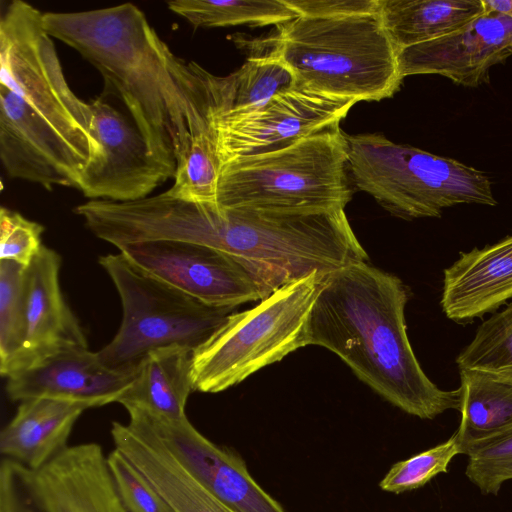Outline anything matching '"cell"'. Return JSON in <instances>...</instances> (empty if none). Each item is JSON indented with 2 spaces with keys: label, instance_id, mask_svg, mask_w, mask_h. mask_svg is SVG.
I'll return each mask as SVG.
<instances>
[{
  "label": "cell",
  "instance_id": "cell-16",
  "mask_svg": "<svg viewBox=\"0 0 512 512\" xmlns=\"http://www.w3.org/2000/svg\"><path fill=\"white\" fill-rule=\"evenodd\" d=\"M61 262L56 251L43 245L26 267V338L22 350L1 373L5 378L59 352L88 348L80 322L60 289Z\"/></svg>",
  "mask_w": 512,
  "mask_h": 512
},
{
  "label": "cell",
  "instance_id": "cell-31",
  "mask_svg": "<svg viewBox=\"0 0 512 512\" xmlns=\"http://www.w3.org/2000/svg\"><path fill=\"white\" fill-rule=\"evenodd\" d=\"M44 227L20 213L0 209V260L15 261L28 267L43 246Z\"/></svg>",
  "mask_w": 512,
  "mask_h": 512
},
{
  "label": "cell",
  "instance_id": "cell-14",
  "mask_svg": "<svg viewBox=\"0 0 512 512\" xmlns=\"http://www.w3.org/2000/svg\"><path fill=\"white\" fill-rule=\"evenodd\" d=\"M136 409L179 462L228 507L236 512H285L238 455L211 442L187 417L173 420Z\"/></svg>",
  "mask_w": 512,
  "mask_h": 512
},
{
  "label": "cell",
  "instance_id": "cell-9",
  "mask_svg": "<svg viewBox=\"0 0 512 512\" xmlns=\"http://www.w3.org/2000/svg\"><path fill=\"white\" fill-rule=\"evenodd\" d=\"M98 262L113 281L123 310L117 333L97 352L111 370L134 374L148 353L162 347L180 345L194 351L233 310L200 302L122 252L100 256Z\"/></svg>",
  "mask_w": 512,
  "mask_h": 512
},
{
  "label": "cell",
  "instance_id": "cell-11",
  "mask_svg": "<svg viewBox=\"0 0 512 512\" xmlns=\"http://www.w3.org/2000/svg\"><path fill=\"white\" fill-rule=\"evenodd\" d=\"M119 251L149 273L211 307L234 309L273 293L249 265L210 246L156 240L127 245Z\"/></svg>",
  "mask_w": 512,
  "mask_h": 512
},
{
  "label": "cell",
  "instance_id": "cell-24",
  "mask_svg": "<svg viewBox=\"0 0 512 512\" xmlns=\"http://www.w3.org/2000/svg\"><path fill=\"white\" fill-rule=\"evenodd\" d=\"M459 373L461 420L454 435L461 454L468 455L512 431V384L481 371Z\"/></svg>",
  "mask_w": 512,
  "mask_h": 512
},
{
  "label": "cell",
  "instance_id": "cell-33",
  "mask_svg": "<svg viewBox=\"0 0 512 512\" xmlns=\"http://www.w3.org/2000/svg\"><path fill=\"white\" fill-rule=\"evenodd\" d=\"M485 10L495 11L512 18V0H482Z\"/></svg>",
  "mask_w": 512,
  "mask_h": 512
},
{
  "label": "cell",
  "instance_id": "cell-26",
  "mask_svg": "<svg viewBox=\"0 0 512 512\" xmlns=\"http://www.w3.org/2000/svg\"><path fill=\"white\" fill-rule=\"evenodd\" d=\"M220 161L214 134L193 136L177 158L173 185L167 192L183 200L217 203Z\"/></svg>",
  "mask_w": 512,
  "mask_h": 512
},
{
  "label": "cell",
  "instance_id": "cell-8",
  "mask_svg": "<svg viewBox=\"0 0 512 512\" xmlns=\"http://www.w3.org/2000/svg\"><path fill=\"white\" fill-rule=\"evenodd\" d=\"M324 277L313 272L281 286L252 309L231 313L193 351L194 391H224L307 346V323Z\"/></svg>",
  "mask_w": 512,
  "mask_h": 512
},
{
  "label": "cell",
  "instance_id": "cell-5",
  "mask_svg": "<svg viewBox=\"0 0 512 512\" xmlns=\"http://www.w3.org/2000/svg\"><path fill=\"white\" fill-rule=\"evenodd\" d=\"M272 53L302 89L337 98L379 101L400 87L397 50L378 14L298 16L278 26Z\"/></svg>",
  "mask_w": 512,
  "mask_h": 512
},
{
  "label": "cell",
  "instance_id": "cell-29",
  "mask_svg": "<svg viewBox=\"0 0 512 512\" xmlns=\"http://www.w3.org/2000/svg\"><path fill=\"white\" fill-rule=\"evenodd\" d=\"M467 456L466 477L483 494L498 495L502 484L512 480V431Z\"/></svg>",
  "mask_w": 512,
  "mask_h": 512
},
{
  "label": "cell",
  "instance_id": "cell-34",
  "mask_svg": "<svg viewBox=\"0 0 512 512\" xmlns=\"http://www.w3.org/2000/svg\"><path fill=\"white\" fill-rule=\"evenodd\" d=\"M488 375L498 380L512 384V367L494 373H489Z\"/></svg>",
  "mask_w": 512,
  "mask_h": 512
},
{
  "label": "cell",
  "instance_id": "cell-21",
  "mask_svg": "<svg viewBox=\"0 0 512 512\" xmlns=\"http://www.w3.org/2000/svg\"><path fill=\"white\" fill-rule=\"evenodd\" d=\"M197 74L207 125L216 118L259 106L296 86L292 73L271 51L250 56L240 68L226 76H216L199 64Z\"/></svg>",
  "mask_w": 512,
  "mask_h": 512
},
{
  "label": "cell",
  "instance_id": "cell-18",
  "mask_svg": "<svg viewBox=\"0 0 512 512\" xmlns=\"http://www.w3.org/2000/svg\"><path fill=\"white\" fill-rule=\"evenodd\" d=\"M134 375L109 369L102 364L97 352L75 348L54 354L8 377L6 392L12 401L49 397L99 407L116 402Z\"/></svg>",
  "mask_w": 512,
  "mask_h": 512
},
{
  "label": "cell",
  "instance_id": "cell-12",
  "mask_svg": "<svg viewBox=\"0 0 512 512\" xmlns=\"http://www.w3.org/2000/svg\"><path fill=\"white\" fill-rule=\"evenodd\" d=\"M94 135L100 158L83 171L78 190L90 200L135 201L150 196L174 173L150 152L132 120L105 101L91 100Z\"/></svg>",
  "mask_w": 512,
  "mask_h": 512
},
{
  "label": "cell",
  "instance_id": "cell-1",
  "mask_svg": "<svg viewBox=\"0 0 512 512\" xmlns=\"http://www.w3.org/2000/svg\"><path fill=\"white\" fill-rule=\"evenodd\" d=\"M43 13L13 0L0 20V158L13 179L78 189L100 158L90 103L69 86Z\"/></svg>",
  "mask_w": 512,
  "mask_h": 512
},
{
  "label": "cell",
  "instance_id": "cell-19",
  "mask_svg": "<svg viewBox=\"0 0 512 512\" xmlns=\"http://www.w3.org/2000/svg\"><path fill=\"white\" fill-rule=\"evenodd\" d=\"M512 300V235L461 252L444 270L440 305L451 321L466 325Z\"/></svg>",
  "mask_w": 512,
  "mask_h": 512
},
{
  "label": "cell",
  "instance_id": "cell-13",
  "mask_svg": "<svg viewBox=\"0 0 512 512\" xmlns=\"http://www.w3.org/2000/svg\"><path fill=\"white\" fill-rule=\"evenodd\" d=\"M511 57L512 18L487 10L454 34L397 52L402 79L435 74L465 87L487 82L490 69Z\"/></svg>",
  "mask_w": 512,
  "mask_h": 512
},
{
  "label": "cell",
  "instance_id": "cell-20",
  "mask_svg": "<svg viewBox=\"0 0 512 512\" xmlns=\"http://www.w3.org/2000/svg\"><path fill=\"white\" fill-rule=\"evenodd\" d=\"M87 402L37 397L20 402L16 414L2 429L0 451L26 468L37 470L67 446Z\"/></svg>",
  "mask_w": 512,
  "mask_h": 512
},
{
  "label": "cell",
  "instance_id": "cell-10",
  "mask_svg": "<svg viewBox=\"0 0 512 512\" xmlns=\"http://www.w3.org/2000/svg\"><path fill=\"white\" fill-rule=\"evenodd\" d=\"M356 103L295 86L252 109L211 120L220 167L235 158L280 150L340 124Z\"/></svg>",
  "mask_w": 512,
  "mask_h": 512
},
{
  "label": "cell",
  "instance_id": "cell-2",
  "mask_svg": "<svg viewBox=\"0 0 512 512\" xmlns=\"http://www.w3.org/2000/svg\"><path fill=\"white\" fill-rule=\"evenodd\" d=\"M47 33L93 65L126 106L151 154L175 174L190 139L209 131L195 62L177 57L135 5L43 13Z\"/></svg>",
  "mask_w": 512,
  "mask_h": 512
},
{
  "label": "cell",
  "instance_id": "cell-30",
  "mask_svg": "<svg viewBox=\"0 0 512 512\" xmlns=\"http://www.w3.org/2000/svg\"><path fill=\"white\" fill-rule=\"evenodd\" d=\"M107 461L118 494L128 512H173L120 452L114 449Z\"/></svg>",
  "mask_w": 512,
  "mask_h": 512
},
{
  "label": "cell",
  "instance_id": "cell-15",
  "mask_svg": "<svg viewBox=\"0 0 512 512\" xmlns=\"http://www.w3.org/2000/svg\"><path fill=\"white\" fill-rule=\"evenodd\" d=\"M13 467L44 512H128L99 444L66 447L37 470Z\"/></svg>",
  "mask_w": 512,
  "mask_h": 512
},
{
  "label": "cell",
  "instance_id": "cell-25",
  "mask_svg": "<svg viewBox=\"0 0 512 512\" xmlns=\"http://www.w3.org/2000/svg\"><path fill=\"white\" fill-rule=\"evenodd\" d=\"M167 7L195 28L280 26L298 17L284 0H173Z\"/></svg>",
  "mask_w": 512,
  "mask_h": 512
},
{
  "label": "cell",
  "instance_id": "cell-23",
  "mask_svg": "<svg viewBox=\"0 0 512 512\" xmlns=\"http://www.w3.org/2000/svg\"><path fill=\"white\" fill-rule=\"evenodd\" d=\"M485 12L482 0H379V16L397 52L454 34Z\"/></svg>",
  "mask_w": 512,
  "mask_h": 512
},
{
  "label": "cell",
  "instance_id": "cell-6",
  "mask_svg": "<svg viewBox=\"0 0 512 512\" xmlns=\"http://www.w3.org/2000/svg\"><path fill=\"white\" fill-rule=\"evenodd\" d=\"M351 183L345 133L336 124L280 150L222 163L217 204L288 213L344 210Z\"/></svg>",
  "mask_w": 512,
  "mask_h": 512
},
{
  "label": "cell",
  "instance_id": "cell-17",
  "mask_svg": "<svg viewBox=\"0 0 512 512\" xmlns=\"http://www.w3.org/2000/svg\"><path fill=\"white\" fill-rule=\"evenodd\" d=\"M129 423L113 422L115 449L144 477L173 512H236L207 490L173 455L136 408Z\"/></svg>",
  "mask_w": 512,
  "mask_h": 512
},
{
  "label": "cell",
  "instance_id": "cell-3",
  "mask_svg": "<svg viewBox=\"0 0 512 512\" xmlns=\"http://www.w3.org/2000/svg\"><path fill=\"white\" fill-rule=\"evenodd\" d=\"M408 290L367 261L325 275L306 329L307 345L339 356L385 400L420 419L460 409V389L443 390L424 372L410 344Z\"/></svg>",
  "mask_w": 512,
  "mask_h": 512
},
{
  "label": "cell",
  "instance_id": "cell-4",
  "mask_svg": "<svg viewBox=\"0 0 512 512\" xmlns=\"http://www.w3.org/2000/svg\"><path fill=\"white\" fill-rule=\"evenodd\" d=\"M160 233L235 256L271 292L313 272L327 275L368 259L343 209L288 213L173 198L162 212Z\"/></svg>",
  "mask_w": 512,
  "mask_h": 512
},
{
  "label": "cell",
  "instance_id": "cell-7",
  "mask_svg": "<svg viewBox=\"0 0 512 512\" xmlns=\"http://www.w3.org/2000/svg\"><path fill=\"white\" fill-rule=\"evenodd\" d=\"M345 137L352 183L394 216L438 218L459 204L497 205L489 177L474 167L382 133Z\"/></svg>",
  "mask_w": 512,
  "mask_h": 512
},
{
  "label": "cell",
  "instance_id": "cell-32",
  "mask_svg": "<svg viewBox=\"0 0 512 512\" xmlns=\"http://www.w3.org/2000/svg\"><path fill=\"white\" fill-rule=\"evenodd\" d=\"M298 16L343 18L379 13V0H284Z\"/></svg>",
  "mask_w": 512,
  "mask_h": 512
},
{
  "label": "cell",
  "instance_id": "cell-22",
  "mask_svg": "<svg viewBox=\"0 0 512 512\" xmlns=\"http://www.w3.org/2000/svg\"><path fill=\"white\" fill-rule=\"evenodd\" d=\"M192 359L193 350L180 345L151 351L116 402L167 419L186 418L187 399L194 391Z\"/></svg>",
  "mask_w": 512,
  "mask_h": 512
},
{
  "label": "cell",
  "instance_id": "cell-28",
  "mask_svg": "<svg viewBox=\"0 0 512 512\" xmlns=\"http://www.w3.org/2000/svg\"><path fill=\"white\" fill-rule=\"evenodd\" d=\"M461 454L453 434L445 442L395 463L379 483L381 490L400 494L416 490L435 476L448 472L451 460Z\"/></svg>",
  "mask_w": 512,
  "mask_h": 512
},
{
  "label": "cell",
  "instance_id": "cell-27",
  "mask_svg": "<svg viewBox=\"0 0 512 512\" xmlns=\"http://www.w3.org/2000/svg\"><path fill=\"white\" fill-rule=\"evenodd\" d=\"M26 330V267L0 260V373L22 350Z\"/></svg>",
  "mask_w": 512,
  "mask_h": 512
}]
</instances>
